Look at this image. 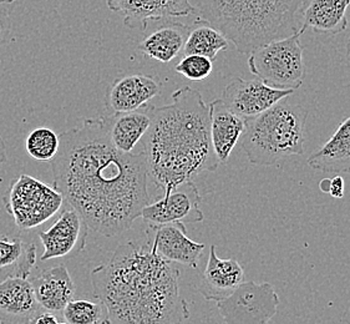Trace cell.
Here are the masks:
<instances>
[{"instance_id": "obj_1", "label": "cell", "mask_w": 350, "mask_h": 324, "mask_svg": "<svg viewBox=\"0 0 350 324\" xmlns=\"http://www.w3.org/2000/svg\"><path fill=\"white\" fill-rule=\"evenodd\" d=\"M50 161L53 186L95 232L115 237L131 228L146 204L148 166L142 152L125 154L112 145L106 116L86 119L59 135Z\"/></svg>"}, {"instance_id": "obj_2", "label": "cell", "mask_w": 350, "mask_h": 324, "mask_svg": "<svg viewBox=\"0 0 350 324\" xmlns=\"http://www.w3.org/2000/svg\"><path fill=\"white\" fill-rule=\"evenodd\" d=\"M180 271L156 254L151 241L120 245L90 273L94 296L107 310V324H183L189 304Z\"/></svg>"}, {"instance_id": "obj_3", "label": "cell", "mask_w": 350, "mask_h": 324, "mask_svg": "<svg viewBox=\"0 0 350 324\" xmlns=\"http://www.w3.org/2000/svg\"><path fill=\"white\" fill-rule=\"evenodd\" d=\"M171 100L168 105L152 106L151 125L140 141L148 176L162 193L221 165L211 140L210 107L202 95L183 86Z\"/></svg>"}, {"instance_id": "obj_4", "label": "cell", "mask_w": 350, "mask_h": 324, "mask_svg": "<svg viewBox=\"0 0 350 324\" xmlns=\"http://www.w3.org/2000/svg\"><path fill=\"white\" fill-rule=\"evenodd\" d=\"M198 19L219 30L241 54L298 33L303 0H189Z\"/></svg>"}, {"instance_id": "obj_5", "label": "cell", "mask_w": 350, "mask_h": 324, "mask_svg": "<svg viewBox=\"0 0 350 324\" xmlns=\"http://www.w3.org/2000/svg\"><path fill=\"white\" fill-rule=\"evenodd\" d=\"M308 111L288 98L248 121L242 148L256 166H273L291 156L304 154Z\"/></svg>"}, {"instance_id": "obj_6", "label": "cell", "mask_w": 350, "mask_h": 324, "mask_svg": "<svg viewBox=\"0 0 350 324\" xmlns=\"http://www.w3.org/2000/svg\"><path fill=\"white\" fill-rule=\"evenodd\" d=\"M299 30L293 36L267 42L248 55V68L254 77L277 89L297 90L303 84L306 66Z\"/></svg>"}, {"instance_id": "obj_7", "label": "cell", "mask_w": 350, "mask_h": 324, "mask_svg": "<svg viewBox=\"0 0 350 324\" xmlns=\"http://www.w3.org/2000/svg\"><path fill=\"white\" fill-rule=\"evenodd\" d=\"M3 202L16 227L30 231L54 217L65 200L54 186L30 175H21L10 183Z\"/></svg>"}, {"instance_id": "obj_8", "label": "cell", "mask_w": 350, "mask_h": 324, "mask_svg": "<svg viewBox=\"0 0 350 324\" xmlns=\"http://www.w3.org/2000/svg\"><path fill=\"white\" fill-rule=\"evenodd\" d=\"M280 297L271 283L243 281L233 293L217 302L226 324H269L277 314Z\"/></svg>"}, {"instance_id": "obj_9", "label": "cell", "mask_w": 350, "mask_h": 324, "mask_svg": "<svg viewBox=\"0 0 350 324\" xmlns=\"http://www.w3.org/2000/svg\"><path fill=\"white\" fill-rule=\"evenodd\" d=\"M201 195L193 181L180 183L172 190L150 202L141 212V219L151 228L170 224H196L202 222V210L200 207Z\"/></svg>"}, {"instance_id": "obj_10", "label": "cell", "mask_w": 350, "mask_h": 324, "mask_svg": "<svg viewBox=\"0 0 350 324\" xmlns=\"http://www.w3.org/2000/svg\"><path fill=\"white\" fill-rule=\"evenodd\" d=\"M295 90L277 89L259 79H234L226 86L221 100L233 113L247 121L266 113L280 100L293 95Z\"/></svg>"}, {"instance_id": "obj_11", "label": "cell", "mask_w": 350, "mask_h": 324, "mask_svg": "<svg viewBox=\"0 0 350 324\" xmlns=\"http://www.w3.org/2000/svg\"><path fill=\"white\" fill-rule=\"evenodd\" d=\"M88 228L89 226L77 210L72 207L65 208L49 230L39 232V239L44 247L40 261L74 257L83 252Z\"/></svg>"}, {"instance_id": "obj_12", "label": "cell", "mask_w": 350, "mask_h": 324, "mask_svg": "<svg viewBox=\"0 0 350 324\" xmlns=\"http://www.w3.org/2000/svg\"><path fill=\"white\" fill-rule=\"evenodd\" d=\"M107 8L122 16L127 28L140 31L152 21L195 14L189 0H107Z\"/></svg>"}, {"instance_id": "obj_13", "label": "cell", "mask_w": 350, "mask_h": 324, "mask_svg": "<svg viewBox=\"0 0 350 324\" xmlns=\"http://www.w3.org/2000/svg\"><path fill=\"white\" fill-rule=\"evenodd\" d=\"M162 86L161 80L154 75L133 74L116 79L106 92V109L111 113L137 110L156 98Z\"/></svg>"}, {"instance_id": "obj_14", "label": "cell", "mask_w": 350, "mask_h": 324, "mask_svg": "<svg viewBox=\"0 0 350 324\" xmlns=\"http://www.w3.org/2000/svg\"><path fill=\"white\" fill-rule=\"evenodd\" d=\"M245 281V271L234 258H219L212 245L208 261L203 271L198 291L206 301L219 302L233 293Z\"/></svg>"}, {"instance_id": "obj_15", "label": "cell", "mask_w": 350, "mask_h": 324, "mask_svg": "<svg viewBox=\"0 0 350 324\" xmlns=\"http://www.w3.org/2000/svg\"><path fill=\"white\" fill-rule=\"evenodd\" d=\"M151 245L154 252L171 263H180L189 267H198L204 245L191 240L185 224H170L154 228Z\"/></svg>"}, {"instance_id": "obj_16", "label": "cell", "mask_w": 350, "mask_h": 324, "mask_svg": "<svg viewBox=\"0 0 350 324\" xmlns=\"http://www.w3.org/2000/svg\"><path fill=\"white\" fill-rule=\"evenodd\" d=\"M42 310L31 282L24 278H9L0 282L1 324H30Z\"/></svg>"}, {"instance_id": "obj_17", "label": "cell", "mask_w": 350, "mask_h": 324, "mask_svg": "<svg viewBox=\"0 0 350 324\" xmlns=\"http://www.w3.org/2000/svg\"><path fill=\"white\" fill-rule=\"evenodd\" d=\"M211 140L219 163H226L239 139L245 134L248 121L233 113L221 99L213 100L210 105Z\"/></svg>"}, {"instance_id": "obj_18", "label": "cell", "mask_w": 350, "mask_h": 324, "mask_svg": "<svg viewBox=\"0 0 350 324\" xmlns=\"http://www.w3.org/2000/svg\"><path fill=\"white\" fill-rule=\"evenodd\" d=\"M350 0H307L301 10V29L318 34L336 36L348 27Z\"/></svg>"}, {"instance_id": "obj_19", "label": "cell", "mask_w": 350, "mask_h": 324, "mask_svg": "<svg viewBox=\"0 0 350 324\" xmlns=\"http://www.w3.org/2000/svg\"><path fill=\"white\" fill-rule=\"evenodd\" d=\"M36 301L42 310L63 312L65 306L75 298V284L64 265L50 267L31 281Z\"/></svg>"}, {"instance_id": "obj_20", "label": "cell", "mask_w": 350, "mask_h": 324, "mask_svg": "<svg viewBox=\"0 0 350 324\" xmlns=\"http://www.w3.org/2000/svg\"><path fill=\"white\" fill-rule=\"evenodd\" d=\"M161 25L142 38L137 49L144 55L160 63H171L183 51L189 27L174 19H163Z\"/></svg>"}, {"instance_id": "obj_21", "label": "cell", "mask_w": 350, "mask_h": 324, "mask_svg": "<svg viewBox=\"0 0 350 324\" xmlns=\"http://www.w3.org/2000/svg\"><path fill=\"white\" fill-rule=\"evenodd\" d=\"M152 105L142 106L129 113L107 115V126L112 145L121 152L130 154L142 137L148 133L151 125Z\"/></svg>"}, {"instance_id": "obj_22", "label": "cell", "mask_w": 350, "mask_h": 324, "mask_svg": "<svg viewBox=\"0 0 350 324\" xmlns=\"http://www.w3.org/2000/svg\"><path fill=\"white\" fill-rule=\"evenodd\" d=\"M308 165L321 172L336 175L350 172V116L336 127L322 148L309 156Z\"/></svg>"}, {"instance_id": "obj_23", "label": "cell", "mask_w": 350, "mask_h": 324, "mask_svg": "<svg viewBox=\"0 0 350 324\" xmlns=\"http://www.w3.org/2000/svg\"><path fill=\"white\" fill-rule=\"evenodd\" d=\"M36 247L21 236L0 234V282L9 278L28 280L36 266Z\"/></svg>"}, {"instance_id": "obj_24", "label": "cell", "mask_w": 350, "mask_h": 324, "mask_svg": "<svg viewBox=\"0 0 350 324\" xmlns=\"http://www.w3.org/2000/svg\"><path fill=\"white\" fill-rule=\"evenodd\" d=\"M230 42L226 36L213 28L207 21L197 19L189 28V36L183 48L185 55H201L215 60L219 51H227Z\"/></svg>"}, {"instance_id": "obj_25", "label": "cell", "mask_w": 350, "mask_h": 324, "mask_svg": "<svg viewBox=\"0 0 350 324\" xmlns=\"http://www.w3.org/2000/svg\"><path fill=\"white\" fill-rule=\"evenodd\" d=\"M66 324H107V310L103 302L89 299H71L63 310Z\"/></svg>"}, {"instance_id": "obj_26", "label": "cell", "mask_w": 350, "mask_h": 324, "mask_svg": "<svg viewBox=\"0 0 350 324\" xmlns=\"http://www.w3.org/2000/svg\"><path fill=\"white\" fill-rule=\"evenodd\" d=\"M59 146V135L49 127H36L24 141L25 151L38 162L51 161L57 154Z\"/></svg>"}, {"instance_id": "obj_27", "label": "cell", "mask_w": 350, "mask_h": 324, "mask_svg": "<svg viewBox=\"0 0 350 324\" xmlns=\"http://www.w3.org/2000/svg\"><path fill=\"white\" fill-rule=\"evenodd\" d=\"M176 72L191 81H203L213 70V62L201 55H185L175 66Z\"/></svg>"}, {"instance_id": "obj_28", "label": "cell", "mask_w": 350, "mask_h": 324, "mask_svg": "<svg viewBox=\"0 0 350 324\" xmlns=\"http://www.w3.org/2000/svg\"><path fill=\"white\" fill-rule=\"evenodd\" d=\"M12 33V19L7 8L0 5V46L9 40Z\"/></svg>"}, {"instance_id": "obj_29", "label": "cell", "mask_w": 350, "mask_h": 324, "mask_svg": "<svg viewBox=\"0 0 350 324\" xmlns=\"http://www.w3.org/2000/svg\"><path fill=\"white\" fill-rule=\"evenodd\" d=\"M329 195L336 200L344 198V180L340 175L330 178Z\"/></svg>"}, {"instance_id": "obj_30", "label": "cell", "mask_w": 350, "mask_h": 324, "mask_svg": "<svg viewBox=\"0 0 350 324\" xmlns=\"http://www.w3.org/2000/svg\"><path fill=\"white\" fill-rule=\"evenodd\" d=\"M30 324H66L65 322H60L57 318L46 310H40L36 317L31 319Z\"/></svg>"}, {"instance_id": "obj_31", "label": "cell", "mask_w": 350, "mask_h": 324, "mask_svg": "<svg viewBox=\"0 0 350 324\" xmlns=\"http://www.w3.org/2000/svg\"><path fill=\"white\" fill-rule=\"evenodd\" d=\"M7 160V146H5V142L0 137V167L1 165Z\"/></svg>"}, {"instance_id": "obj_32", "label": "cell", "mask_w": 350, "mask_h": 324, "mask_svg": "<svg viewBox=\"0 0 350 324\" xmlns=\"http://www.w3.org/2000/svg\"><path fill=\"white\" fill-rule=\"evenodd\" d=\"M319 189L324 192V193H329L330 190V178H324L319 183Z\"/></svg>"}, {"instance_id": "obj_33", "label": "cell", "mask_w": 350, "mask_h": 324, "mask_svg": "<svg viewBox=\"0 0 350 324\" xmlns=\"http://www.w3.org/2000/svg\"><path fill=\"white\" fill-rule=\"evenodd\" d=\"M15 0H0V5H5V4H10L14 3Z\"/></svg>"}, {"instance_id": "obj_34", "label": "cell", "mask_w": 350, "mask_h": 324, "mask_svg": "<svg viewBox=\"0 0 350 324\" xmlns=\"http://www.w3.org/2000/svg\"><path fill=\"white\" fill-rule=\"evenodd\" d=\"M348 60H349L350 64V40L349 42H348Z\"/></svg>"}, {"instance_id": "obj_35", "label": "cell", "mask_w": 350, "mask_h": 324, "mask_svg": "<svg viewBox=\"0 0 350 324\" xmlns=\"http://www.w3.org/2000/svg\"><path fill=\"white\" fill-rule=\"evenodd\" d=\"M304 1H307V0H303V3H304Z\"/></svg>"}, {"instance_id": "obj_36", "label": "cell", "mask_w": 350, "mask_h": 324, "mask_svg": "<svg viewBox=\"0 0 350 324\" xmlns=\"http://www.w3.org/2000/svg\"><path fill=\"white\" fill-rule=\"evenodd\" d=\"M0 324H1V322H0Z\"/></svg>"}]
</instances>
